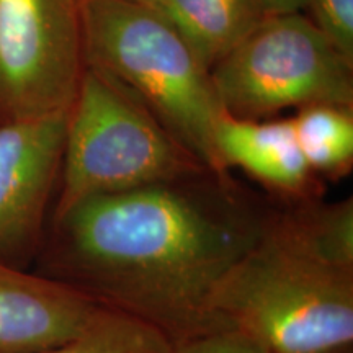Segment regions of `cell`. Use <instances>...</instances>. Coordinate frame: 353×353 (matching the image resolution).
Instances as JSON below:
<instances>
[{"label": "cell", "instance_id": "1", "mask_svg": "<svg viewBox=\"0 0 353 353\" xmlns=\"http://www.w3.org/2000/svg\"><path fill=\"white\" fill-rule=\"evenodd\" d=\"M76 288L144 319L172 343L211 327L208 303L270 221L229 176L205 170L85 200L57 219Z\"/></svg>", "mask_w": 353, "mask_h": 353}, {"label": "cell", "instance_id": "2", "mask_svg": "<svg viewBox=\"0 0 353 353\" xmlns=\"http://www.w3.org/2000/svg\"><path fill=\"white\" fill-rule=\"evenodd\" d=\"M85 65L120 83L196 159L229 176L214 134L226 114L210 70L151 7L126 0H82Z\"/></svg>", "mask_w": 353, "mask_h": 353}, {"label": "cell", "instance_id": "3", "mask_svg": "<svg viewBox=\"0 0 353 353\" xmlns=\"http://www.w3.org/2000/svg\"><path fill=\"white\" fill-rule=\"evenodd\" d=\"M211 327H236L268 353H337L353 341V273L309 257L278 223L221 280Z\"/></svg>", "mask_w": 353, "mask_h": 353}, {"label": "cell", "instance_id": "4", "mask_svg": "<svg viewBox=\"0 0 353 353\" xmlns=\"http://www.w3.org/2000/svg\"><path fill=\"white\" fill-rule=\"evenodd\" d=\"M61 170L57 219L90 198L208 169L120 83L85 65L69 110Z\"/></svg>", "mask_w": 353, "mask_h": 353}, {"label": "cell", "instance_id": "5", "mask_svg": "<svg viewBox=\"0 0 353 353\" xmlns=\"http://www.w3.org/2000/svg\"><path fill=\"white\" fill-rule=\"evenodd\" d=\"M221 107L241 120L288 108H353V59L303 12L268 13L210 70Z\"/></svg>", "mask_w": 353, "mask_h": 353}, {"label": "cell", "instance_id": "6", "mask_svg": "<svg viewBox=\"0 0 353 353\" xmlns=\"http://www.w3.org/2000/svg\"><path fill=\"white\" fill-rule=\"evenodd\" d=\"M83 70L82 0H0V123L69 112Z\"/></svg>", "mask_w": 353, "mask_h": 353}, {"label": "cell", "instance_id": "7", "mask_svg": "<svg viewBox=\"0 0 353 353\" xmlns=\"http://www.w3.org/2000/svg\"><path fill=\"white\" fill-rule=\"evenodd\" d=\"M69 112L0 123V260L38 239L63 167Z\"/></svg>", "mask_w": 353, "mask_h": 353}, {"label": "cell", "instance_id": "8", "mask_svg": "<svg viewBox=\"0 0 353 353\" xmlns=\"http://www.w3.org/2000/svg\"><path fill=\"white\" fill-rule=\"evenodd\" d=\"M103 303L64 281L0 260V353H41L81 330Z\"/></svg>", "mask_w": 353, "mask_h": 353}, {"label": "cell", "instance_id": "9", "mask_svg": "<svg viewBox=\"0 0 353 353\" xmlns=\"http://www.w3.org/2000/svg\"><path fill=\"white\" fill-rule=\"evenodd\" d=\"M216 151L224 169L239 167L260 183L291 196L311 188L312 170L291 120H241L226 113L216 126Z\"/></svg>", "mask_w": 353, "mask_h": 353}, {"label": "cell", "instance_id": "10", "mask_svg": "<svg viewBox=\"0 0 353 353\" xmlns=\"http://www.w3.org/2000/svg\"><path fill=\"white\" fill-rule=\"evenodd\" d=\"M154 10L208 70L268 15L260 0H161Z\"/></svg>", "mask_w": 353, "mask_h": 353}, {"label": "cell", "instance_id": "11", "mask_svg": "<svg viewBox=\"0 0 353 353\" xmlns=\"http://www.w3.org/2000/svg\"><path fill=\"white\" fill-rule=\"evenodd\" d=\"M303 252L337 270L353 273V201L306 206L280 219Z\"/></svg>", "mask_w": 353, "mask_h": 353}, {"label": "cell", "instance_id": "12", "mask_svg": "<svg viewBox=\"0 0 353 353\" xmlns=\"http://www.w3.org/2000/svg\"><path fill=\"white\" fill-rule=\"evenodd\" d=\"M299 149L309 169L327 175H341L353 161L352 108L335 105H311L290 118Z\"/></svg>", "mask_w": 353, "mask_h": 353}, {"label": "cell", "instance_id": "13", "mask_svg": "<svg viewBox=\"0 0 353 353\" xmlns=\"http://www.w3.org/2000/svg\"><path fill=\"white\" fill-rule=\"evenodd\" d=\"M169 337L139 317L105 307L76 337L41 353H170Z\"/></svg>", "mask_w": 353, "mask_h": 353}, {"label": "cell", "instance_id": "14", "mask_svg": "<svg viewBox=\"0 0 353 353\" xmlns=\"http://www.w3.org/2000/svg\"><path fill=\"white\" fill-rule=\"evenodd\" d=\"M170 353H268V350L249 334L221 325L172 343Z\"/></svg>", "mask_w": 353, "mask_h": 353}, {"label": "cell", "instance_id": "15", "mask_svg": "<svg viewBox=\"0 0 353 353\" xmlns=\"http://www.w3.org/2000/svg\"><path fill=\"white\" fill-rule=\"evenodd\" d=\"M311 19L353 59V0H307Z\"/></svg>", "mask_w": 353, "mask_h": 353}, {"label": "cell", "instance_id": "16", "mask_svg": "<svg viewBox=\"0 0 353 353\" xmlns=\"http://www.w3.org/2000/svg\"><path fill=\"white\" fill-rule=\"evenodd\" d=\"M268 13L306 12L307 0H260Z\"/></svg>", "mask_w": 353, "mask_h": 353}, {"label": "cell", "instance_id": "17", "mask_svg": "<svg viewBox=\"0 0 353 353\" xmlns=\"http://www.w3.org/2000/svg\"><path fill=\"white\" fill-rule=\"evenodd\" d=\"M126 2H132V3H139V6H145V7H151L156 8L161 0H126Z\"/></svg>", "mask_w": 353, "mask_h": 353}]
</instances>
